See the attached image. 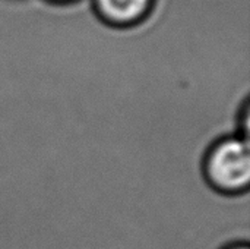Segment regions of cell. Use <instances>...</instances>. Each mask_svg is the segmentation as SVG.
Masks as SVG:
<instances>
[{"mask_svg":"<svg viewBox=\"0 0 250 249\" xmlns=\"http://www.w3.org/2000/svg\"><path fill=\"white\" fill-rule=\"evenodd\" d=\"M204 179L221 195L237 197L250 186V150L248 136L230 135L217 139L202 161Z\"/></svg>","mask_w":250,"mask_h":249,"instance_id":"obj_1","label":"cell"},{"mask_svg":"<svg viewBox=\"0 0 250 249\" xmlns=\"http://www.w3.org/2000/svg\"><path fill=\"white\" fill-rule=\"evenodd\" d=\"M155 0H92L94 12L108 26L133 28L152 12Z\"/></svg>","mask_w":250,"mask_h":249,"instance_id":"obj_2","label":"cell"},{"mask_svg":"<svg viewBox=\"0 0 250 249\" xmlns=\"http://www.w3.org/2000/svg\"><path fill=\"white\" fill-rule=\"evenodd\" d=\"M221 249H250L249 244L245 242V241H237V242H233V244H229L226 247H223Z\"/></svg>","mask_w":250,"mask_h":249,"instance_id":"obj_3","label":"cell"},{"mask_svg":"<svg viewBox=\"0 0 250 249\" xmlns=\"http://www.w3.org/2000/svg\"><path fill=\"white\" fill-rule=\"evenodd\" d=\"M53 3H70V1H75V0H50Z\"/></svg>","mask_w":250,"mask_h":249,"instance_id":"obj_4","label":"cell"}]
</instances>
